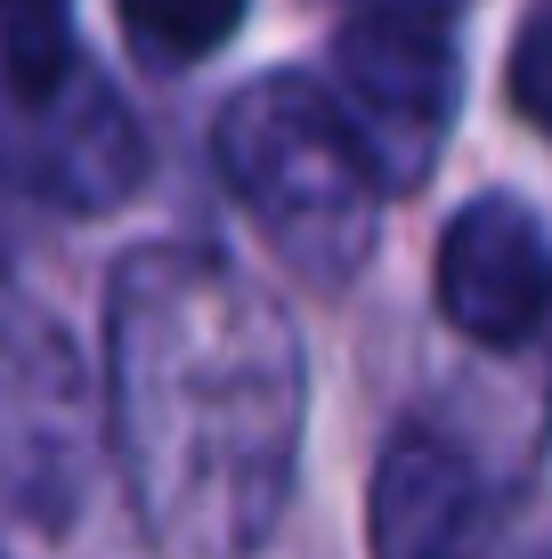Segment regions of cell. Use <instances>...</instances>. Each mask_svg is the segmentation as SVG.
I'll return each mask as SVG.
<instances>
[{"label": "cell", "instance_id": "6da1fadb", "mask_svg": "<svg viewBox=\"0 0 552 559\" xmlns=\"http://www.w3.org/2000/svg\"><path fill=\"white\" fill-rule=\"evenodd\" d=\"M309 365L269 284L212 243H146L106 284V438L146 535L244 559L293 495Z\"/></svg>", "mask_w": 552, "mask_h": 559}, {"label": "cell", "instance_id": "9c48e42d", "mask_svg": "<svg viewBox=\"0 0 552 559\" xmlns=\"http://www.w3.org/2000/svg\"><path fill=\"white\" fill-rule=\"evenodd\" d=\"M114 9H122V41L163 73L203 66L244 25V0H114Z\"/></svg>", "mask_w": 552, "mask_h": 559}, {"label": "cell", "instance_id": "ba28073f", "mask_svg": "<svg viewBox=\"0 0 552 559\" xmlns=\"http://www.w3.org/2000/svg\"><path fill=\"white\" fill-rule=\"evenodd\" d=\"M82 41H73V0H0V82L16 106L49 98L73 82Z\"/></svg>", "mask_w": 552, "mask_h": 559}, {"label": "cell", "instance_id": "277c9868", "mask_svg": "<svg viewBox=\"0 0 552 559\" xmlns=\"http://www.w3.org/2000/svg\"><path fill=\"white\" fill-rule=\"evenodd\" d=\"M90 397L82 365L42 317H0V503L57 535L82 503Z\"/></svg>", "mask_w": 552, "mask_h": 559}, {"label": "cell", "instance_id": "3957f363", "mask_svg": "<svg viewBox=\"0 0 552 559\" xmlns=\"http://www.w3.org/2000/svg\"><path fill=\"white\" fill-rule=\"evenodd\" d=\"M326 90L374 154L383 187H423L463 106L455 0H357L333 25Z\"/></svg>", "mask_w": 552, "mask_h": 559}, {"label": "cell", "instance_id": "7a4b0ae2", "mask_svg": "<svg viewBox=\"0 0 552 559\" xmlns=\"http://www.w3.org/2000/svg\"><path fill=\"white\" fill-rule=\"evenodd\" d=\"M212 163L236 187L244 219L269 236V252L317 293H341L374 260L390 187L326 82L309 73L244 82L212 122Z\"/></svg>", "mask_w": 552, "mask_h": 559}, {"label": "cell", "instance_id": "5b68a950", "mask_svg": "<svg viewBox=\"0 0 552 559\" xmlns=\"http://www.w3.org/2000/svg\"><path fill=\"white\" fill-rule=\"evenodd\" d=\"M439 317L480 349H520L552 317V252L520 195H480L439 236Z\"/></svg>", "mask_w": 552, "mask_h": 559}, {"label": "cell", "instance_id": "8992f818", "mask_svg": "<svg viewBox=\"0 0 552 559\" xmlns=\"http://www.w3.org/2000/svg\"><path fill=\"white\" fill-rule=\"evenodd\" d=\"M33 122L25 154H16V179L42 187L57 211H114L130 195V187L146 179V146H139V122H130V106L114 98L98 82V66H73L66 90H49V98L16 106Z\"/></svg>", "mask_w": 552, "mask_h": 559}, {"label": "cell", "instance_id": "30bf717a", "mask_svg": "<svg viewBox=\"0 0 552 559\" xmlns=\"http://www.w3.org/2000/svg\"><path fill=\"white\" fill-rule=\"evenodd\" d=\"M504 90H512V114L552 139V0L528 9L520 41H512V66H504Z\"/></svg>", "mask_w": 552, "mask_h": 559}, {"label": "cell", "instance_id": "8fae6325", "mask_svg": "<svg viewBox=\"0 0 552 559\" xmlns=\"http://www.w3.org/2000/svg\"><path fill=\"white\" fill-rule=\"evenodd\" d=\"M0 187H9V170H0ZM0 260H9V203H0Z\"/></svg>", "mask_w": 552, "mask_h": 559}, {"label": "cell", "instance_id": "52a82bcc", "mask_svg": "<svg viewBox=\"0 0 552 559\" xmlns=\"http://www.w3.org/2000/svg\"><path fill=\"white\" fill-rule=\"evenodd\" d=\"M366 551L374 559H496L480 471L431 430L390 438L366 495Z\"/></svg>", "mask_w": 552, "mask_h": 559}]
</instances>
